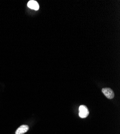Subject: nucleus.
Masks as SVG:
<instances>
[{
	"mask_svg": "<svg viewBox=\"0 0 120 134\" xmlns=\"http://www.w3.org/2000/svg\"><path fill=\"white\" fill-rule=\"evenodd\" d=\"M28 7L31 9L35 10H38L39 9V5L38 3V2L34 0H31L29 1L28 3Z\"/></svg>",
	"mask_w": 120,
	"mask_h": 134,
	"instance_id": "obj_3",
	"label": "nucleus"
},
{
	"mask_svg": "<svg viewBox=\"0 0 120 134\" xmlns=\"http://www.w3.org/2000/svg\"><path fill=\"white\" fill-rule=\"evenodd\" d=\"M102 92L108 99H111L114 97V93L110 88H103L102 90Z\"/></svg>",
	"mask_w": 120,
	"mask_h": 134,
	"instance_id": "obj_2",
	"label": "nucleus"
},
{
	"mask_svg": "<svg viewBox=\"0 0 120 134\" xmlns=\"http://www.w3.org/2000/svg\"><path fill=\"white\" fill-rule=\"evenodd\" d=\"M29 127L27 125H22L16 131V134H23L29 130Z\"/></svg>",
	"mask_w": 120,
	"mask_h": 134,
	"instance_id": "obj_4",
	"label": "nucleus"
},
{
	"mask_svg": "<svg viewBox=\"0 0 120 134\" xmlns=\"http://www.w3.org/2000/svg\"><path fill=\"white\" fill-rule=\"evenodd\" d=\"M79 115L81 118H86L89 115V111L85 105H81L79 108Z\"/></svg>",
	"mask_w": 120,
	"mask_h": 134,
	"instance_id": "obj_1",
	"label": "nucleus"
}]
</instances>
